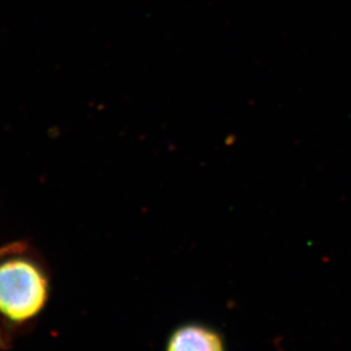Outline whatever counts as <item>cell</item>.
I'll use <instances>...</instances> for the list:
<instances>
[{"mask_svg": "<svg viewBox=\"0 0 351 351\" xmlns=\"http://www.w3.org/2000/svg\"><path fill=\"white\" fill-rule=\"evenodd\" d=\"M49 297V280L37 263L14 257L0 263V315L23 324L44 311Z\"/></svg>", "mask_w": 351, "mask_h": 351, "instance_id": "obj_1", "label": "cell"}, {"mask_svg": "<svg viewBox=\"0 0 351 351\" xmlns=\"http://www.w3.org/2000/svg\"><path fill=\"white\" fill-rule=\"evenodd\" d=\"M167 351H226L218 332L202 324H186L173 332Z\"/></svg>", "mask_w": 351, "mask_h": 351, "instance_id": "obj_2", "label": "cell"}, {"mask_svg": "<svg viewBox=\"0 0 351 351\" xmlns=\"http://www.w3.org/2000/svg\"><path fill=\"white\" fill-rule=\"evenodd\" d=\"M3 335H1V331H0V345H3Z\"/></svg>", "mask_w": 351, "mask_h": 351, "instance_id": "obj_3", "label": "cell"}]
</instances>
